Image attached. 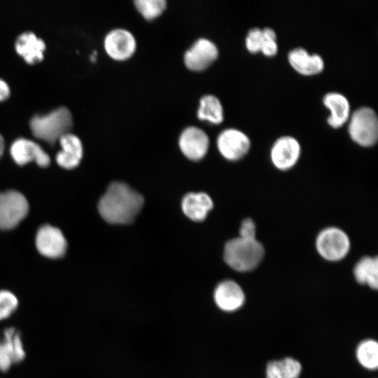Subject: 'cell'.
<instances>
[{
    "mask_svg": "<svg viewBox=\"0 0 378 378\" xmlns=\"http://www.w3.org/2000/svg\"><path fill=\"white\" fill-rule=\"evenodd\" d=\"M144 204L141 194L126 183L113 182L99 200L98 210L104 220L111 224L132 223Z\"/></svg>",
    "mask_w": 378,
    "mask_h": 378,
    "instance_id": "obj_1",
    "label": "cell"
},
{
    "mask_svg": "<svg viewBox=\"0 0 378 378\" xmlns=\"http://www.w3.org/2000/svg\"><path fill=\"white\" fill-rule=\"evenodd\" d=\"M265 253V248L257 238L246 239L237 237L226 242L223 258L232 270L239 272H248L259 266Z\"/></svg>",
    "mask_w": 378,
    "mask_h": 378,
    "instance_id": "obj_2",
    "label": "cell"
},
{
    "mask_svg": "<svg viewBox=\"0 0 378 378\" xmlns=\"http://www.w3.org/2000/svg\"><path fill=\"white\" fill-rule=\"evenodd\" d=\"M73 125L71 111L65 106L58 107L45 115L31 117L29 126L34 136L50 144L69 132Z\"/></svg>",
    "mask_w": 378,
    "mask_h": 378,
    "instance_id": "obj_3",
    "label": "cell"
},
{
    "mask_svg": "<svg viewBox=\"0 0 378 378\" xmlns=\"http://www.w3.org/2000/svg\"><path fill=\"white\" fill-rule=\"evenodd\" d=\"M351 239L342 228L328 226L316 235L315 248L323 260L335 262L344 259L351 250Z\"/></svg>",
    "mask_w": 378,
    "mask_h": 378,
    "instance_id": "obj_4",
    "label": "cell"
},
{
    "mask_svg": "<svg viewBox=\"0 0 378 378\" xmlns=\"http://www.w3.org/2000/svg\"><path fill=\"white\" fill-rule=\"evenodd\" d=\"M348 131L351 138L361 146H373L378 139V119L370 107L356 109L351 116Z\"/></svg>",
    "mask_w": 378,
    "mask_h": 378,
    "instance_id": "obj_5",
    "label": "cell"
},
{
    "mask_svg": "<svg viewBox=\"0 0 378 378\" xmlns=\"http://www.w3.org/2000/svg\"><path fill=\"white\" fill-rule=\"evenodd\" d=\"M28 211L27 200L20 192H0V229L15 227L27 216Z\"/></svg>",
    "mask_w": 378,
    "mask_h": 378,
    "instance_id": "obj_6",
    "label": "cell"
},
{
    "mask_svg": "<svg viewBox=\"0 0 378 378\" xmlns=\"http://www.w3.org/2000/svg\"><path fill=\"white\" fill-rule=\"evenodd\" d=\"M104 48L109 57L118 62L130 59L137 48L136 38L133 34L123 28L111 30L104 39Z\"/></svg>",
    "mask_w": 378,
    "mask_h": 378,
    "instance_id": "obj_7",
    "label": "cell"
},
{
    "mask_svg": "<svg viewBox=\"0 0 378 378\" xmlns=\"http://www.w3.org/2000/svg\"><path fill=\"white\" fill-rule=\"evenodd\" d=\"M218 56L216 45L208 38H200L185 52L183 62L188 69L200 72L209 67Z\"/></svg>",
    "mask_w": 378,
    "mask_h": 378,
    "instance_id": "obj_8",
    "label": "cell"
},
{
    "mask_svg": "<svg viewBox=\"0 0 378 378\" xmlns=\"http://www.w3.org/2000/svg\"><path fill=\"white\" fill-rule=\"evenodd\" d=\"M216 145L223 158L230 161H237L248 153L251 148V140L244 132L238 129L226 128L218 134Z\"/></svg>",
    "mask_w": 378,
    "mask_h": 378,
    "instance_id": "obj_9",
    "label": "cell"
},
{
    "mask_svg": "<svg viewBox=\"0 0 378 378\" xmlns=\"http://www.w3.org/2000/svg\"><path fill=\"white\" fill-rule=\"evenodd\" d=\"M301 154L299 141L291 136H282L272 144L270 160L273 166L280 171L292 169L298 162Z\"/></svg>",
    "mask_w": 378,
    "mask_h": 378,
    "instance_id": "obj_10",
    "label": "cell"
},
{
    "mask_svg": "<svg viewBox=\"0 0 378 378\" xmlns=\"http://www.w3.org/2000/svg\"><path fill=\"white\" fill-rule=\"evenodd\" d=\"M25 356L20 331L13 327L4 329L0 340V371L7 372L13 365L22 362Z\"/></svg>",
    "mask_w": 378,
    "mask_h": 378,
    "instance_id": "obj_11",
    "label": "cell"
},
{
    "mask_svg": "<svg viewBox=\"0 0 378 378\" xmlns=\"http://www.w3.org/2000/svg\"><path fill=\"white\" fill-rule=\"evenodd\" d=\"M178 146L187 158L197 161L203 158L208 152L209 139L202 129L196 126H188L180 134Z\"/></svg>",
    "mask_w": 378,
    "mask_h": 378,
    "instance_id": "obj_12",
    "label": "cell"
},
{
    "mask_svg": "<svg viewBox=\"0 0 378 378\" xmlns=\"http://www.w3.org/2000/svg\"><path fill=\"white\" fill-rule=\"evenodd\" d=\"M36 246L41 255L47 258H58L64 255L67 244L59 229L45 225L37 232Z\"/></svg>",
    "mask_w": 378,
    "mask_h": 378,
    "instance_id": "obj_13",
    "label": "cell"
},
{
    "mask_svg": "<svg viewBox=\"0 0 378 378\" xmlns=\"http://www.w3.org/2000/svg\"><path fill=\"white\" fill-rule=\"evenodd\" d=\"M10 153L19 165L34 161L39 167H46L50 163L49 155L38 144L24 138H19L13 141L10 148Z\"/></svg>",
    "mask_w": 378,
    "mask_h": 378,
    "instance_id": "obj_14",
    "label": "cell"
},
{
    "mask_svg": "<svg viewBox=\"0 0 378 378\" xmlns=\"http://www.w3.org/2000/svg\"><path fill=\"white\" fill-rule=\"evenodd\" d=\"M214 299L220 309L231 312L237 310L244 304L245 295L237 282L225 280L216 287Z\"/></svg>",
    "mask_w": 378,
    "mask_h": 378,
    "instance_id": "obj_15",
    "label": "cell"
},
{
    "mask_svg": "<svg viewBox=\"0 0 378 378\" xmlns=\"http://www.w3.org/2000/svg\"><path fill=\"white\" fill-rule=\"evenodd\" d=\"M62 150L56 155V162L61 167L71 169L76 167L83 156V145L75 134L67 132L59 139Z\"/></svg>",
    "mask_w": 378,
    "mask_h": 378,
    "instance_id": "obj_16",
    "label": "cell"
},
{
    "mask_svg": "<svg viewBox=\"0 0 378 378\" xmlns=\"http://www.w3.org/2000/svg\"><path fill=\"white\" fill-rule=\"evenodd\" d=\"M15 48L27 63L34 64L43 59L46 44L34 33L25 31L17 38Z\"/></svg>",
    "mask_w": 378,
    "mask_h": 378,
    "instance_id": "obj_17",
    "label": "cell"
},
{
    "mask_svg": "<svg viewBox=\"0 0 378 378\" xmlns=\"http://www.w3.org/2000/svg\"><path fill=\"white\" fill-rule=\"evenodd\" d=\"M290 65L298 73L313 75L320 73L324 67L323 58L318 54H309L303 48H295L288 55Z\"/></svg>",
    "mask_w": 378,
    "mask_h": 378,
    "instance_id": "obj_18",
    "label": "cell"
},
{
    "mask_svg": "<svg viewBox=\"0 0 378 378\" xmlns=\"http://www.w3.org/2000/svg\"><path fill=\"white\" fill-rule=\"evenodd\" d=\"M323 104L330 111L327 120L335 128L341 127L346 122L350 113V104L346 97L337 92L326 94L323 99Z\"/></svg>",
    "mask_w": 378,
    "mask_h": 378,
    "instance_id": "obj_19",
    "label": "cell"
},
{
    "mask_svg": "<svg viewBox=\"0 0 378 378\" xmlns=\"http://www.w3.org/2000/svg\"><path fill=\"white\" fill-rule=\"evenodd\" d=\"M182 210L185 215L194 221L205 219L208 212L213 207V201L204 192H190L182 200Z\"/></svg>",
    "mask_w": 378,
    "mask_h": 378,
    "instance_id": "obj_20",
    "label": "cell"
},
{
    "mask_svg": "<svg viewBox=\"0 0 378 378\" xmlns=\"http://www.w3.org/2000/svg\"><path fill=\"white\" fill-rule=\"evenodd\" d=\"M353 274L356 281L367 285L372 289L378 288V258L377 256L365 255L355 264Z\"/></svg>",
    "mask_w": 378,
    "mask_h": 378,
    "instance_id": "obj_21",
    "label": "cell"
},
{
    "mask_svg": "<svg viewBox=\"0 0 378 378\" xmlns=\"http://www.w3.org/2000/svg\"><path fill=\"white\" fill-rule=\"evenodd\" d=\"M197 118L218 125L223 122V108L220 99L213 94H205L200 99L197 111Z\"/></svg>",
    "mask_w": 378,
    "mask_h": 378,
    "instance_id": "obj_22",
    "label": "cell"
},
{
    "mask_svg": "<svg viewBox=\"0 0 378 378\" xmlns=\"http://www.w3.org/2000/svg\"><path fill=\"white\" fill-rule=\"evenodd\" d=\"M302 370L300 362L285 358L270 362L266 368L267 378H298Z\"/></svg>",
    "mask_w": 378,
    "mask_h": 378,
    "instance_id": "obj_23",
    "label": "cell"
},
{
    "mask_svg": "<svg viewBox=\"0 0 378 378\" xmlns=\"http://www.w3.org/2000/svg\"><path fill=\"white\" fill-rule=\"evenodd\" d=\"M356 357L365 368L376 370L378 366V344L375 340L362 341L356 349Z\"/></svg>",
    "mask_w": 378,
    "mask_h": 378,
    "instance_id": "obj_24",
    "label": "cell"
},
{
    "mask_svg": "<svg viewBox=\"0 0 378 378\" xmlns=\"http://www.w3.org/2000/svg\"><path fill=\"white\" fill-rule=\"evenodd\" d=\"M134 6L146 20H153L160 17L167 8L164 0H136Z\"/></svg>",
    "mask_w": 378,
    "mask_h": 378,
    "instance_id": "obj_25",
    "label": "cell"
},
{
    "mask_svg": "<svg viewBox=\"0 0 378 378\" xmlns=\"http://www.w3.org/2000/svg\"><path fill=\"white\" fill-rule=\"evenodd\" d=\"M17 297L6 290H0V321L9 318L18 309Z\"/></svg>",
    "mask_w": 378,
    "mask_h": 378,
    "instance_id": "obj_26",
    "label": "cell"
},
{
    "mask_svg": "<svg viewBox=\"0 0 378 378\" xmlns=\"http://www.w3.org/2000/svg\"><path fill=\"white\" fill-rule=\"evenodd\" d=\"M263 41L260 48V51L267 56L274 55L277 52L278 46L276 43V35L273 29L265 27L262 29Z\"/></svg>",
    "mask_w": 378,
    "mask_h": 378,
    "instance_id": "obj_27",
    "label": "cell"
},
{
    "mask_svg": "<svg viewBox=\"0 0 378 378\" xmlns=\"http://www.w3.org/2000/svg\"><path fill=\"white\" fill-rule=\"evenodd\" d=\"M263 41V35L262 29L258 27L251 28L246 37V47L248 51L256 52L260 51L262 43Z\"/></svg>",
    "mask_w": 378,
    "mask_h": 378,
    "instance_id": "obj_28",
    "label": "cell"
},
{
    "mask_svg": "<svg viewBox=\"0 0 378 378\" xmlns=\"http://www.w3.org/2000/svg\"><path fill=\"white\" fill-rule=\"evenodd\" d=\"M239 237L246 239L256 238V225L254 220L251 218H246L241 223Z\"/></svg>",
    "mask_w": 378,
    "mask_h": 378,
    "instance_id": "obj_29",
    "label": "cell"
},
{
    "mask_svg": "<svg viewBox=\"0 0 378 378\" xmlns=\"http://www.w3.org/2000/svg\"><path fill=\"white\" fill-rule=\"evenodd\" d=\"M10 95V88L6 82L0 78V102L6 99Z\"/></svg>",
    "mask_w": 378,
    "mask_h": 378,
    "instance_id": "obj_30",
    "label": "cell"
},
{
    "mask_svg": "<svg viewBox=\"0 0 378 378\" xmlns=\"http://www.w3.org/2000/svg\"><path fill=\"white\" fill-rule=\"evenodd\" d=\"M4 140L1 134H0V158L4 153Z\"/></svg>",
    "mask_w": 378,
    "mask_h": 378,
    "instance_id": "obj_31",
    "label": "cell"
}]
</instances>
